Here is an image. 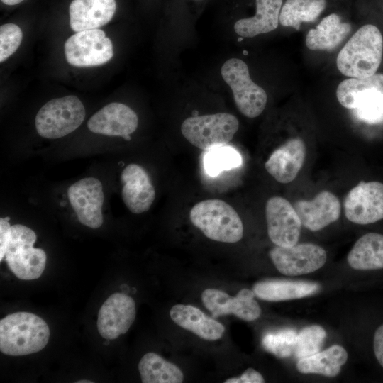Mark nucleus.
Instances as JSON below:
<instances>
[{"label":"nucleus","instance_id":"obj_12","mask_svg":"<svg viewBox=\"0 0 383 383\" xmlns=\"http://www.w3.org/2000/svg\"><path fill=\"white\" fill-rule=\"evenodd\" d=\"M71 206L79 221L91 228H98L104 222L102 206L104 201L103 185L94 177L78 180L67 189Z\"/></svg>","mask_w":383,"mask_h":383},{"label":"nucleus","instance_id":"obj_25","mask_svg":"<svg viewBox=\"0 0 383 383\" xmlns=\"http://www.w3.org/2000/svg\"><path fill=\"white\" fill-rule=\"evenodd\" d=\"M347 260L355 270L383 269V235L372 232L360 237L349 252Z\"/></svg>","mask_w":383,"mask_h":383},{"label":"nucleus","instance_id":"obj_9","mask_svg":"<svg viewBox=\"0 0 383 383\" xmlns=\"http://www.w3.org/2000/svg\"><path fill=\"white\" fill-rule=\"evenodd\" d=\"M65 55L68 63L74 67L99 66L112 58L113 45L102 30L79 31L65 41Z\"/></svg>","mask_w":383,"mask_h":383},{"label":"nucleus","instance_id":"obj_33","mask_svg":"<svg viewBox=\"0 0 383 383\" xmlns=\"http://www.w3.org/2000/svg\"><path fill=\"white\" fill-rule=\"evenodd\" d=\"M225 383H263L262 374L253 368H248L240 377L229 378Z\"/></svg>","mask_w":383,"mask_h":383},{"label":"nucleus","instance_id":"obj_22","mask_svg":"<svg viewBox=\"0 0 383 383\" xmlns=\"http://www.w3.org/2000/svg\"><path fill=\"white\" fill-rule=\"evenodd\" d=\"M320 289L318 283L287 279H266L252 287L255 296L267 301H280L301 299L312 295Z\"/></svg>","mask_w":383,"mask_h":383},{"label":"nucleus","instance_id":"obj_28","mask_svg":"<svg viewBox=\"0 0 383 383\" xmlns=\"http://www.w3.org/2000/svg\"><path fill=\"white\" fill-rule=\"evenodd\" d=\"M326 5V0H287L282 6L279 23L299 30L302 22L316 21Z\"/></svg>","mask_w":383,"mask_h":383},{"label":"nucleus","instance_id":"obj_36","mask_svg":"<svg viewBox=\"0 0 383 383\" xmlns=\"http://www.w3.org/2000/svg\"><path fill=\"white\" fill-rule=\"evenodd\" d=\"M23 0H1L4 4L13 6L21 3Z\"/></svg>","mask_w":383,"mask_h":383},{"label":"nucleus","instance_id":"obj_24","mask_svg":"<svg viewBox=\"0 0 383 383\" xmlns=\"http://www.w3.org/2000/svg\"><path fill=\"white\" fill-rule=\"evenodd\" d=\"M350 31L349 23L342 22L338 14L331 13L323 18L316 28L309 31L306 45L311 50H332Z\"/></svg>","mask_w":383,"mask_h":383},{"label":"nucleus","instance_id":"obj_7","mask_svg":"<svg viewBox=\"0 0 383 383\" xmlns=\"http://www.w3.org/2000/svg\"><path fill=\"white\" fill-rule=\"evenodd\" d=\"M239 127L237 118L228 113H217L186 118L182 126L183 136L194 146L209 150L226 145Z\"/></svg>","mask_w":383,"mask_h":383},{"label":"nucleus","instance_id":"obj_34","mask_svg":"<svg viewBox=\"0 0 383 383\" xmlns=\"http://www.w3.org/2000/svg\"><path fill=\"white\" fill-rule=\"evenodd\" d=\"M10 217L0 218V261L1 262L6 255L9 238V229L11 225L9 223Z\"/></svg>","mask_w":383,"mask_h":383},{"label":"nucleus","instance_id":"obj_23","mask_svg":"<svg viewBox=\"0 0 383 383\" xmlns=\"http://www.w3.org/2000/svg\"><path fill=\"white\" fill-rule=\"evenodd\" d=\"M254 16L242 18L234 24V30L243 38H252L275 30L279 22L282 0H255Z\"/></svg>","mask_w":383,"mask_h":383},{"label":"nucleus","instance_id":"obj_21","mask_svg":"<svg viewBox=\"0 0 383 383\" xmlns=\"http://www.w3.org/2000/svg\"><path fill=\"white\" fill-rule=\"evenodd\" d=\"M170 315L176 324L206 340H218L225 331L221 323L192 305L176 304Z\"/></svg>","mask_w":383,"mask_h":383},{"label":"nucleus","instance_id":"obj_35","mask_svg":"<svg viewBox=\"0 0 383 383\" xmlns=\"http://www.w3.org/2000/svg\"><path fill=\"white\" fill-rule=\"evenodd\" d=\"M373 348L378 362L383 367V324L374 333Z\"/></svg>","mask_w":383,"mask_h":383},{"label":"nucleus","instance_id":"obj_6","mask_svg":"<svg viewBox=\"0 0 383 383\" xmlns=\"http://www.w3.org/2000/svg\"><path fill=\"white\" fill-rule=\"evenodd\" d=\"M85 115L84 106L77 96L53 99L37 113L35 128L45 138H60L75 131L84 121Z\"/></svg>","mask_w":383,"mask_h":383},{"label":"nucleus","instance_id":"obj_11","mask_svg":"<svg viewBox=\"0 0 383 383\" xmlns=\"http://www.w3.org/2000/svg\"><path fill=\"white\" fill-rule=\"evenodd\" d=\"M350 221L366 225L383 219V183L361 181L347 194L343 202Z\"/></svg>","mask_w":383,"mask_h":383},{"label":"nucleus","instance_id":"obj_37","mask_svg":"<svg viewBox=\"0 0 383 383\" xmlns=\"http://www.w3.org/2000/svg\"><path fill=\"white\" fill-rule=\"evenodd\" d=\"M77 383H84V382H86V383H92L93 382L89 381V380H81V381H77Z\"/></svg>","mask_w":383,"mask_h":383},{"label":"nucleus","instance_id":"obj_10","mask_svg":"<svg viewBox=\"0 0 383 383\" xmlns=\"http://www.w3.org/2000/svg\"><path fill=\"white\" fill-rule=\"evenodd\" d=\"M270 257L279 272L291 277L313 272L322 267L327 260L323 248L309 243L290 247L276 245L270 251Z\"/></svg>","mask_w":383,"mask_h":383},{"label":"nucleus","instance_id":"obj_1","mask_svg":"<svg viewBox=\"0 0 383 383\" xmlns=\"http://www.w3.org/2000/svg\"><path fill=\"white\" fill-rule=\"evenodd\" d=\"M383 38L372 24L360 27L339 52L336 65L340 73L350 78L374 74L382 58Z\"/></svg>","mask_w":383,"mask_h":383},{"label":"nucleus","instance_id":"obj_5","mask_svg":"<svg viewBox=\"0 0 383 383\" xmlns=\"http://www.w3.org/2000/svg\"><path fill=\"white\" fill-rule=\"evenodd\" d=\"M37 239L30 228L16 224L11 226L4 260L9 270L20 279L32 280L43 274L47 256L45 251L33 247Z\"/></svg>","mask_w":383,"mask_h":383},{"label":"nucleus","instance_id":"obj_26","mask_svg":"<svg viewBox=\"0 0 383 383\" xmlns=\"http://www.w3.org/2000/svg\"><path fill=\"white\" fill-rule=\"evenodd\" d=\"M348 360V353L340 345H333L311 356L299 359L297 370L302 374H317L326 377L337 376Z\"/></svg>","mask_w":383,"mask_h":383},{"label":"nucleus","instance_id":"obj_2","mask_svg":"<svg viewBox=\"0 0 383 383\" xmlns=\"http://www.w3.org/2000/svg\"><path fill=\"white\" fill-rule=\"evenodd\" d=\"M46 322L29 312L11 313L0 321V350L11 356H22L43 350L48 343Z\"/></svg>","mask_w":383,"mask_h":383},{"label":"nucleus","instance_id":"obj_20","mask_svg":"<svg viewBox=\"0 0 383 383\" xmlns=\"http://www.w3.org/2000/svg\"><path fill=\"white\" fill-rule=\"evenodd\" d=\"M116 9L115 0H72L70 25L77 32L97 29L109 23Z\"/></svg>","mask_w":383,"mask_h":383},{"label":"nucleus","instance_id":"obj_27","mask_svg":"<svg viewBox=\"0 0 383 383\" xmlns=\"http://www.w3.org/2000/svg\"><path fill=\"white\" fill-rule=\"evenodd\" d=\"M138 370L143 383H181L184 379L183 373L177 366L152 352L143 356Z\"/></svg>","mask_w":383,"mask_h":383},{"label":"nucleus","instance_id":"obj_4","mask_svg":"<svg viewBox=\"0 0 383 383\" xmlns=\"http://www.w3.org/2000/svg\"><path fill=\"white\" fill-rule=\"evenodd\" d=\"M336 96L339 103L354 109L359 118L370 123L383 121L382 73L346 79L338 84Z\"/></svg>","mask_w":383,"mask_h":383},{"label":"nucleus","instance_id":"obj_32","mask_svg":"<svg viewBox=\"0 0 383 383\" xmlns=\"http://www.w3.org/2000/svg\"><path fill=\"white\" fill-rule=\"evenodd\" d=\"M23 38L21 29L16 24L6 23L0 27V62H3L13 54Z\"/></svg>","mask_w":383,"mask_h":383},{"label":"nucleus","instance_id":"obj_8","mask_svg":"<svg viewBox=\"0 0 383 383\" xmlns=\"http://www.w3.org/2000/svg\"><path fill=\"white\" fill-rule=\"evenodd\" d=\"M221 74L231 87L238 109L245 116L255 118L264 111L267 96L265 91L250 78L248 65L238 58L224 62Z\"/></svg>","mask_w":383,"mask_h":383},{"label":"nucleus","instance_id":"obj_19","mask_svg":"<svg viewBox=\"0 0 383 383\" xmlns=\"http://www.w3.org/2000/svg\"><path fill=\"white\" fill-rule=\"evenodd\" d=\"M306 157V145L299 138H294L277 148L265 164L267 172L277 182H292L301 169Z\"/></svg>","mask_w":383,"mask_h":383},{"label":"nucleus","instance_id":"obj_3","mask_svg":"<svg viewBox=\"0 0 383 383\" xmlns=\"http://www.w3.org/2000/svg\"><path fill=\"white\" fill-rule=\"evenodd\" d=\"M189 218L209 239L228 243L239 241L243 235L242 221L236 211L221 199H206L190 210Z\"/></svg>","mask_w":383,"mask_h":383},{"label":"nucleus","instance_id":"obj_18","mask_svg":"<svg viewBox=\"0 0 383 383\" xmlns=\"http://www.w3.org/2000/svg\"><path fill=\"white\" fill-rule=\"evenodd\" d=\"M303 226L318 231L336 221L340 215L338 197L328 191L319 192L311 200H298L294 204Z\"/></svg>","mask_w":383,"mask_h":383},{"label":"nucleus","instance_id":"obj_13","mask_svg":"<svg viewBox=\"0 0 383 383\" xmlns=\"http://www.w3.org/2000/svg\"><path fill=\"white\" fill-rule=\"evenodd\" d=\"M267 233L278 246L290 247L298 243L301 222L294 206L284 198L273 196L265 205Z\"/></svg>","mask_w":383,"mask_h":383},{"label":"nucleus","instance_id":"obj_29","mask_svg":"<svg viewBox=\"0 0 383 383\" xmlns=\"http://www.w3.org/2000/svg\"><path fill=\"white\" fill-rule=\"evenodd\" d=\"M241 162L240 153L226 145L209 150L204 159L205 170L211 176H216L223 171L237 167Z\"/></svg>","mask_w":383,"mask_h":383},{"label":"nucleus","instance_id":"obj_31","mask_svg":"<svg viewBox=\"0 0 383 383\" xmlns=\"http://www.w3.org/2000/svg\"><path fill=\"white\" fill-rule=\"evenodd\" d=\"M296 336V333L292 329L270 332L264 335L262 344L265 350L276 356L286 357L294 352Z\"/></svg>","mask_w":383,"mask_h":383},{"label":"nucleus","instance_id":"obj_15","mask_svg":"<svg viewBox=\"0 0 383 383\" xmlns=\"http://www.w3.org/2000/svg\"><path fill=\"white\" fill-rule=\"evenodd\" d=\"M135 314V304L133 298L123 293H113L99 311L98 331L104 339L114 340L128 331Z\"/></svg>","mask_w":383,"mask_h":383},{"label":"nucleus","instance_id":"obj_17","mask_svg":"<svg viewBox=\"0 0 383 383\" xmlns=\"http://www.w3.org/2000/svg\"><path fill=\"white\" fill-rule=\"evenodd\" d=\"M121 182L127 209L135 214L148 211L155 200V190L145 170L138 164H129L122 171Z\"/></svg>","mask_w":383,"mask_h":383},{"label":"nucleus","instance_id":"obj_14","mask_svg":"<svg viewBox=\"0 0 383 383\" xmlns=\"http://www.w3.org/2000/svg\"><path fill=\"white\" fill-rule=\"evenodd\" d=\"M255 296L252 290L245 288L240 290L235 296L217 289H206L201 294V300L215 318L233 314L242 320L252 321L261 315Z\"/></svg>","mask_w":383,"mask_h":383},{"label":"nucleus","instance_id":"obj_16","mask_svg":"<svg viewBox=\"0 0 383 383\" xmlns=\"http://www.w3.org/2000/svg\"><path fill=\"white\" fill-rule=\"evenodd\" d=\"M138 118L129 106L121 103H111L88 121L89 130L94 133L108 136H120L126 140L138 128Z\"/></svg>","mask_w":383,"mask_h":383},{"label":"nucleus","instance_id":"obj_30","mask_svg":"<svg viewBox=\"0 0 383 383\" xmlns=\"http://www.w3.org/2000/svg\"><path fill=\"white\" fill-rule=\"evenodd\" d=\"M326 337V332L321 326L311 325L303 328L296 336L295 356L301 359L319 352Z\"/></svg>","mask_w":383,"mask_h":383}]
</instances>
